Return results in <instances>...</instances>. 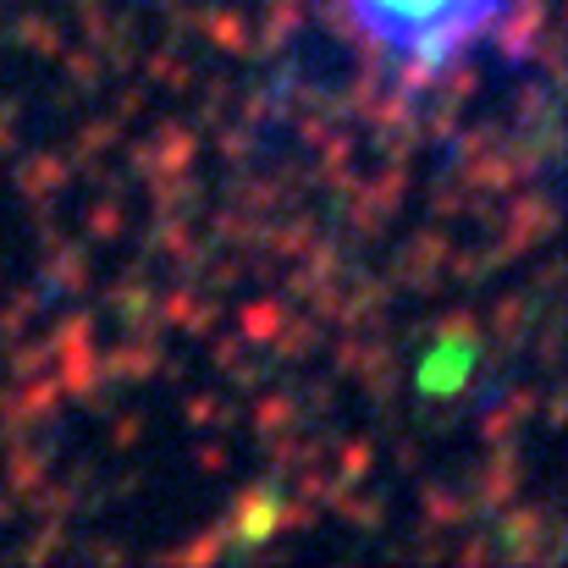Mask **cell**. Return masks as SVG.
Instances as JSON below:
<instances>
[{
    "label": "cell",
    "instance_id": "cell-1",
    "mask_svg": "<svg viewBox=\"0 0 568 568\" xmlns=\"http://www.w3.org/2000/svg\"><path fill=\"white\" fill-rule=\"evenodd\" d=\"M354 39L397 78H447L486 50L519 11V0H337Z\"/></svg>",
    "mask_w": 568,
    "mask_h": 568
}]
</instances>
